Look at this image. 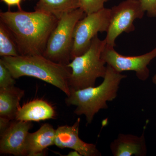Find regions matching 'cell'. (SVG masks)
Instances as JSON below:
<instances>
[{"mask_svg":"<svg viewBox=\"0 0 156 156\" xmlns=\"http://www.w3.org/2000/svg\"><path fill=\"white\" fill-rule=\"evenodd\" d=\"M110 0H78L79 8L86 15L95 13L105 8V3Z\"/></svg>","mask_w":156,"mask_h":156,"instance_id":"obj_17","label":"cell"},{"mask_svg":"<svg viewBox=\"0 0 156 156\" xmlns=\"http://www.w3.org/2000/svg\"><path fill=\"white\" fill-rule=\"evenodd\" d=\"M20 55L14 38L6 26L0 22V56H17Z\"/></svg>","mask_w":156,"mask_h":156,"instance_id":"obj_16","label":"cell"},{"mask_svg":"<svg viewBox=\"0 0 156 156\" xmlns=\"http://www.w3.org/2000/svg\"><path fill=\"white\" fill-rule=\"evenodd\" d=\"M55 111L44 100L36 99L20 107L15 119L27 122H39L54 119Z\"/></svg>","mask_w":156,"mask_h":156,"instance_id":"obj_13","label":"cell"},{"mask_svg":"<svg viewBox=\"0 0 156 156\" xmlns=\"http://www.w3.org/2000/svg\"><path fill=\"white\" fill-rule=\"evenodd\" d=\"M67 156H82L77 151L73 150L70 152L67 155Z\"/></svg>","mask_w":156,"mask_h":156,"instance_id":"obj_22","label":"cell"},{"mask_svg":"<svg viewBox=\"0 0 156 156\" xmlns=\"http://www.w3.org/2000/svg\"><path fill=\"white\" fill-rule=\"evenodd\" d=\"M111 9L104 8L100 11L87 14L76 24L74 30L71 60L88 50L92 39L98 33L107 32L109 25Z\"/></svg>","mask_w":156,"mask_h":156,"instance_id":"obj_6","label":"cell"},{"mask_svg":"<svg viewBox=\"0 0 156 156\" xmlns=\"http://www.w3.org/2000/svg\"><path fill=\"white\" fill-rule=\"evenodd\" d=\"M56 130L49 124H45L37 131L29 133L26 143V156L43 155L45 150L54 145Z\"/></svg>","mask_w":156,"mask_h":156,"instance_id":"obj_12","label":"cell"},{"mask_svg":"<svg viewBox=\"0 0 156 156\" xmlns=\"http://www.w3.org/2000/svg\"><path fill=\"white\" fill-rule=\"evenodd\" d=\"M101 57L108 65L118 72L134 71L136 77L142 81L147 80L150 76L148 66L156 58V48L150 52L136 56H125L115 50L114 47L105 44Z\"/></svg>","mask_w":156,"mask_h":156,"instance_id":"obj_8","label":"cell"},{"mask_svg":"<svg viewBox=\"0 0 156 156\" xmlns=\"http://www.w3.org/2000/svg\"><path fill=\"white\" fill-rule=\"evenodd\" d=\"M15 83V79L8 68L0 59V89L14 87Z\"/></svg>","mask_w":156,"mask_h":156,"instance_id":"obj_18","label":"cell"},{"mask_svg":"<svg viewBox=\"0 0 156 156\" xmlns=\"http://www.w3.org/2000/svg\"><path fill=\"white\" fill-rule=\"evenodd\" d=\"M1 60L13 77L24 76L40 79L58 88L69 96L71 70L67 66L56 63L43 55L4 56Z\"/></svg>","mask_w":156,"mask_h":156,"instance_id":"obj_2","label":"cell"},{"mask_svg":"<svg viewBox=\"0 0 156 156\" xmlns=\"http://www.w3.org/2000/svg\"><path fill=\"white\" fill-rule=\"evenodd\" d=\"M24 1H26V0H24Z\"/></svg>","mask_w":156,"mask_h":156,"instance_id":"obj_25","label":"cell"},{"mask_svg":"<svg viewBox=\"0 0 156 156\" xmlns=\"http://www.w3.org/2000/svg\"><path fill=\"white\" fill-rule=\"evenodd\" d=\"M152 80L153 83L154 85H156V73L155 74H154V75L153 77Z\"/></svg>","mask_w":156,"mask_h":156,"instance_id":"obj_23","label":"cell"},{"mask_svg":"<svg viewBox=\"0 0 156 156\" xmlns=\"http://www.w3.org/2000/svg\"><path fill=\"white\" fill-rule=\"evenodd\" d=\"M80 119L72 126H59L56 130L54 145L60 148L77 151L82 156H101V154L93 144L84 142L79 136Z\"/></svg>","mask_w":156,"mask_h":156,"instance_id":"obj_10","label":"cell"},{"mask_svg":"<svg viewBox=\"0 0 156 156\" xmlns=\"http://www.w3.org/2000/svg\"><path fill=\"white\" fill-rule=\"evenodd\" d=\"M145 126L140 136L120 133L110 144L114 156H146L147 148L145 136Z\"/></svg>","mask_w":156,"mask_h":156,"instance_id":"obj_11","label":"cell"},{"mask_svg":"<svg viewBox=\"0 0 156 156\" xmlns=\"http://www.w3.org/2000/svg\"><path fill=\"white\" fill-rule=\"evenodd\" d=\"M31 122L15 120L1 135L0 153L2 154L26 155V143Z\"/></svg>","mask_w":156,"mask_h":156,"instance_id":"obj_9","label":"cell"},{"mask_svg":"<svg viewBox=\"0 0 156 156\" xmlns=\"http://www.w3.org/2000/svg\"><path fill=\"white\" fill-rule=\"evenodd\" d=\"M23 0H1L2 2L5 4L6 5L9 6V7H12V6H17L19 10H22L20 4H21V2Z\"/></svg>","mask_w":156,"mask_h":156,"instance_id":"obj_21","label":"cell"},{"mask_svg":"<svg viewBox=\"0 0 156 156\" xmlns=\"http://www.w3.org/2000/svg\"><path fill=\"white\" fill-rule=\"evenodd\" d=\"M106 44L105 40H100L97 35L92 39L88 50L67 65L71 70L69 80L70 90L95 87L98 78H104L107 66L101 58V54Z\"/></svg>","mask_w":156,"mask_h":156,"instance_id":"obj_4","label":"cell"},{"mask_svg":"<svg viewBox=\"0 0 156 156\" xmlns=\"http://www.w3.org/2000/svg\"><path fill=\"white\" fill-rule=\"evenodd\" d=\"M78 9V0H39L34 7L35 11L52 15L58 20Z\"/></svg>","mask_w":156,"mask_h":156,"instance_id":"obj_15","label":"cell"},{"mask_svg":"<svg viewBox=\"0 0 156 156\" xmlns=\"http://www.w3.org/2000/svg\"><path fill=\"white\" fill-rule=\"evenodd\" d=\"M145 11L140 0H125L111 9L110 18L105 40L106 44L116 46V39L123 33L132 32L135 30V20L142 19Z\"/></svg>","mask_w":156,"mask_h":156,"instance_id":"obj_7","label":"cell"},{"mask_svg":"<svg viewBox=\"0 0 156 156\" xmlns=\"http://www.w3.org/2000/svg\"><path fill=\"white\" fill-rule=\"evenodd\" d=\"M155 125H156V124H155Z\"/></svg>","mask_w":156,"mask_h":156,"instance_id":"obj_24","label":"cell"},{"mask_svg":"<svg viewBox=\"0 0 156 156\" xmlns=\"http://www.w3.org/2000/svg\"><path fill=\"white\" fill-rule=\"evenodd\" d=\"M126 77L127 76L107 65L106 75L101 84L96 87L70 90V95L66 98V103L68 106H75L74 113L78 115H84L87 124L89 125L99 111L108 108V101L117 97L120 84Z\"/></svg>","mask_w":156,"mask_h":156,"instance_id":"obj_3","label":"cell"},{"mask_svg":"<svg viewBox=\"0 0 156 156\" xmlns=\"http://www.w3.org/2000/svg\"><path fill=\"white\" fill-rule=\"evenodd\" d=\"M0 20L10 32L20 55H43L48 39L58 20L35 11L1 12Z\"/></svg>","mask_w":156,"mask_h":156,"instance_id":"obj_1","label":"cell"},{"mask_svg":"<svg viewBox=\"0 0 156 156\" xmlns=\"http://www.w3.org/2000/svg\"><path fill=\"white\" fill-rule=\"evenodd\" d=\"M11 121L0 117V134H2L9 127Z\"/></svg>","mask_w":156,"mask_h":156,"instance_id":"obj_20","label":"cell"},{"mask_svg":"<svg viewBox=\"0 0 156 156\" xmlns=\"http://www.w3.org/2000/svg\"><path fill=\"white\" fill-rule=\"evenodd\" d=\"M24 91L15 87L0 89V117L11 121L15 119L20 107V102Z\"/></svg>","mask_w":156,"mask_h":156,"instance_id":"obj_14","label":"cell"},{"mask_svg":"<svg viewBox=\"0 0 156 156\" xmlns=\"http://www.w3.org/2000/svg\"><path fill=\"white\" fill-rule=\"evenodd\" d=\"M86 15L79 8L65 14L58 20L49 37L43 56L56 63L67 66L71 60L75 27Z\"/></svg>","mask_w":156,"mask_h":156,"instance_id":"obj_5","label":"cell"},{"mask_svg":"<svg viewBox=\"0 0 156 156\" xmlns=\"http://www.w3.org/2000/svg\"><path fill=\"white\" fill-rule=\"evenodd\" d=\"M144 11L147 12L148 17H156V0H140Z\"/></svg>","mask_w":156,"mask_h":156,"instance_id":"obj_19","label":"cell"}]
</instances>
